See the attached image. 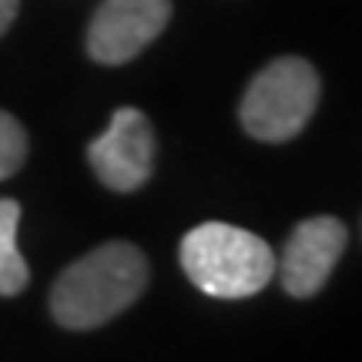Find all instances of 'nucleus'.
Listing matches in <instances>:
<instances>
[{
    "label": "nucleus",
    "mask_w": 362,
    "mask_h": 362,
    "mask_svg": "<svg viewBox=\"0 0 362 362\" xmlns=\"http://www.w3.org/2000/svg\"><path fill=\"white\" fill-rule=\"evenodd\" d=\"M171 21V0H104L88 24V54L98 64H128Z\"/></svg>",
    "instance_id": "5"
},
{
    "label": "nucleus",
    "mask_w": 362,
    "mask_h": 362,
    "mask_svg": "<svg viewBox=\"0 0 362 362\" xmlns=\"http://www.w3.org/2000/svg\"><path fill=\"white\" fill-rule=\"evenodd\" d=\"M148 288V259L131 242H107L67 265L51 288V315L71 332L98 329Z\"/></svg>",
    "instance_id": "1"
},
{
    "label": "nucleus",
    "mask_w": 362,
    "mask_h": 362,
    "mask_svg": "<svg viewBox=\"0 0 362 362\" xmlns=\"http://www.w3.org/2000/svg\"><path fill=\"white\" fill-rule=\"evenodd\" d=\"M17 11H21V0H0V34H7V27L13 24Z\"/></svg>",
    "instance_id": "9"
},
{
    "label": "nucleus",
    "mask_w": 362,
    "mask_h": 362,
    "mask_svg": "<svg viewBox=\"0 0 362 362\" xmlns=\"http://www.w3.org/2000/svg\"><path fill=\"white\" fill-rule=\"evenodd\" d=\"M319 74L302 57H279L262 67L238 104L242 128L265 144L292 141L309 124L319 104Z\"/></svg>",
    "instance_id": "3"
},
{
    "label": "nucleus",
    "mask_w": 362,
    "mask_h": 362,
    "mask_svg": "<svg viewBox=\"0 0 362 362\" xmlns=\"http://www.w3.org/2000/svg\"><path fill=\"white\" fill-rule=\"evenodd\" d=\"M349 232L332 215H315L296 225L282 248V262L275 259V272L282 279V288L292 298H312L339 265L346 252Z\"/></svg>",
    "instance_id": "6"
},
{
    "label": "nucleus",
    "mask_w": 362,
    "mask_h": 362,
    "mask_svg": "<svg viewBox=\"0 0 362 362\" xmlns=\"http://www.w3.org/2000/svg\"><path fill=\"white\" fill-rule=\"evenodd\" d=\"M27 158V131L7 111H0V181L21 171Z\"/></svg>",
    "instance_id": "8"
},
{
    "label": "nucleus",
    "mask_w": 362,
    "mask_h": 362,
    "mask_svg": "<svg viewBox=\"0 0 362 362\" xmlns=\"http://www.w3.org/2000/svg\"><path fill=\"white\" fill-rule=\"evenodd\" d=\"M21 205L13 198H0V296H17L27 288L30 269L17 248Z\"/></svg>",
    "instance_id": "7"
},
{
    "label": "nucleus",
    "mask_w": 362,
    "mask_h": 362,
    "mask_svg": "<svg viewBox=\"0 0 362 362\" xmlns=\"http://www.w3.org/2000/svg\"><path fill=\"white\" fill-rule=\"evenodd\" d=\"M94 175L111 192H138L155 168V128L138 107H117L101 138L88 144Z\"/></svg>",
    "instance_id": "4"
},
{
    "label": "nucleus",
    "mask_w": 362,
    "mask_h": 362,
    "mask_svg": "<svg viewBox=\"0 0 362 362\" xmlns=\"http://www.w3.org/2000/svg\"><path fill=\"white\" fill-rule=\"evenodd\" d=\"M181 269L211 298H248L275 279V252L248 228L205 221L181 238Z\"/></svg>",
    "instance_id": "2"
}]
</instances>
